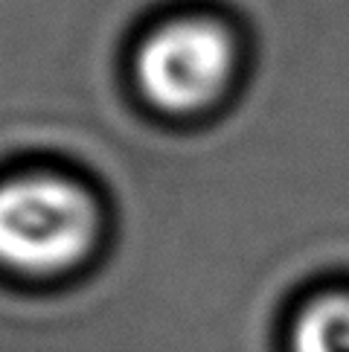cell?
Instances as JSON below:
<instances>
[{
	"label": "cell",
	"instance_id": "3957f363",
	"mask_svg": "<svg viewBox=\"0 0 349 352\" xmlns=\"http://www.w3.org/2000/svg\"><path fill=\"white\" fill-rule=\"evenodd\" d=\"M291 352H349V292L315 297L297 314Z\"/></svg>",
	"mask_w": 349,
	"mask_h": 352
},
{
	"label": "cell",
	"instance_id": "7a4b0ae2",
	"mask_svg": "<svg viewBox=\"0 0 349 352\" xmlns=\"http://www.w3.org/2000/svg\"><path fill=\"white\" fill-rule=\"evenodd\" d=\"M233 58V38L218 21H169L137 53V82L160 108L198 111L227 87Z\"/></svg>",
	"mask_w": 349,
	"mask_h": 352
},
{
	"label": "cell",
	"instance_id": "6da1fadb",
	"mask_svg": "<svg viewBox=\"0 0 349 352\" xmlns=\"http://www.w3.org/2000/svg\"><path fill=\"white\" fill-rule=\"evenodd\" d=\"M99 210L79 184L23 175L0 184V262L23 274H58L93 248Z\"/></svg>",
	"mask_w": 349,
	"mask_h": 352
}]
</instances>
